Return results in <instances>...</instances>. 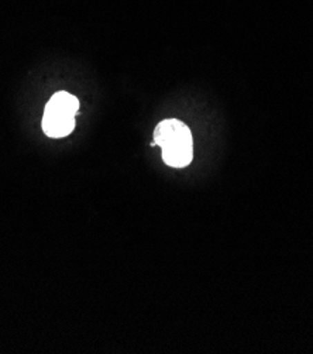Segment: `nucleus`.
Here are the masks:
<instances>
[{
    "mask_svg": "<svg viewBox=\"0 0 313 354\" xmlns=\"http://www.w3.org/2000/svg\"><path fill=\"white\" fill-rule=\"evenodd\" d=\"M79 100L69 92L61 91L51 96L44 109L43 130L51 138L66 137L75 129Z\"/></svg>",
    "mask_w": 313,
    "mask_h": 354,
    "instance_id": "f03ea898",
    "label": "nucleus"
},
{
    "mask_svg": "<svg viewBox=\"0 0 313 354\" xmlns=\"http://www.w3.org/2000/svg\"><path fill=\"white\" fill-rule=\"evenodd\" d=\"M155 145L162 149V160L173 168H184L193 158V140L189 127L178 119H167L154 130Z\"/></svg>",
    "mask_w": 313,
    "mask_h": 354,
    "instance_id": "f257e3e1",
    "label": "nucleus"
}]
</instances>
